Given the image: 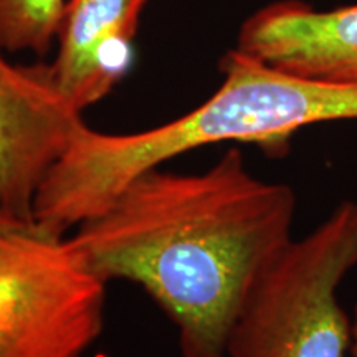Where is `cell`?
Returning <instances> with one entry per match:
<instances>
[{
    "label": "cell",
    "instance_id": "6da1fadb",
    "mask_svg": "<svg viewBox=\"0 0 357 357\" xmlns=\"http://www.w3.org/2000/svg\"><path fill=\"white\" fill-rule=\"evenodd\" d=\"M296 195L227 151L202 172L147 169L77 225L75 248L105 283L137 284L176 326L182 357H227L258 280L293 240Z\"/></svg>",
    "mask_w": 357,
    "mask_h": 357
},
{
    "label": "cell",
    "instance_id": "7a4b0ae2",
    "mask_svg": "<svg viewBox=\"0 0 357 357\" xmlns=\"http://www.w3.org/2000/svg\"><path fill=\"white\" fill-rule=\"evenodd\" d=\"M220 71L217 91L172 121L129 134L84 128L38 192L40 220L77 227L137 174L204 146L253 144L280 158L303 128L357 119V83L300 77L238 48L222 58Z\"/></svg>",
    "mask_w": 357,
    "mask_h": 357
},
{
    "label": "cell",
    "instance_id": "3957f363",
    "mask_svg": "<svg viewBox=\"0 0 357 357\" xmlns=\"http://www.w3.org/2000/svg\"><path fill=\"white\" fill-rule=\"evenodd\" d=\"M357 266V200L291 240L258 280L231 329L227 357H346L352 319L337 291Z\"/></svg>",
    "mask_w": 357,
    "mask_h": 357
},
{
    "label": "cell",
    "instance_id": "277c9868",
    "mask_svg": "<svg viewBox=\"0 0 357 357\" xmlns=\"http://www.w3.org/2000/svg\"><path fill=\"white\" fill-rule=\"evenodd\" d=\"M106 284L66 231L0 212V357H83L102 333Z\"/></svg>",
    "mask_w": 357,
    "mask_h": 357
},
{
    "label": "cell",
    "instance_id": "5b68a950",
    "mask_svg": "<svg viewBox=\"0 0 357 357\" xmlns=\"http://www.w3.org/2000/svg\"><path fill=\"white\" fill-rule=\"evenodd\" d=\"M84 128L50 65H15L0 48V212L33 218L43 182Z\"/></svg>",
    "mask_w": 357,
    "mask_h": 357
},
{
    "label": "cell",
    "instance_id": "8992f818",
    "mask_svg": "<svg viewBox=\"0 0 357 357\" xmlns=\"http://www.w3.org/2000/svg\"><path fill=\"white\" fill-rule=\"evenodd\" d=\"M236 48L275 68L357 83V6L316 10L300 0H281L248 17Z\"/></svg>",
    "mask_w": 357,
    "mask_h": 357
},
{
    "label": "cell",
    "instance_id": "52a82bcc",
    "mask_svg": "<svg viewBox=\"0 0 357 357\" xmlns=\"http://www.w3.org/2000/svg\"><path fill=\"white\" fill-rule=\"evenodd\" d=\"M146 0H68L50 63L58 88L83 113L131 68L132 40Z\"/></svg>",
    "mask_w": 357,
    "mask_h": 357
},
{
    "label": "cell",
    "instance_id": "ba28073f",
    "mask_svg": "<svg viewBox=\"0 0 357 357\" xmlns=\"http://www.w3.org/2000/svg\"><path fill=\"white\" fill-rule=\"evenodd\" d=\"M68 0H0V48L38 56L56 43Z\"/></svg>",
    "mask_w": 357,
    "mask_h": 357
},
{
    "label": "cell",
    "instance_id": "9c48e42d",
    "mask_svg": "<svg viewBox=\"0 0 357 357\" xmlns=\"http://www.w3.org/2000/svg\"><path fill=\"white\" fill-rule=\"evenodd\" d=\"M352 354L357 357V306L354 311V318H352Z\"/></svg>",
    "mask_w": 357,
    "mask_h": 357
}]
</instances>
